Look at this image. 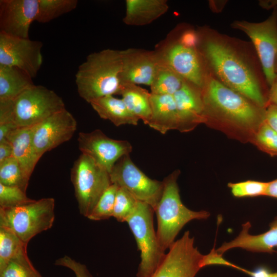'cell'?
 <instances>
[{"mask_svg": "<svg viewBox=\"0 0 277 277\" xmlns=\"http://www.w3.org/2000/svg\"><path fill=\"white\" fill-rule=\"evenodd\" d=\"M267 182L247 180L238 183H229L228 187L236 197L265 196Z\"/></svg>", "mask_w": 277, "mask_h": 277, "instance_id": "e575fe53", "label": "cell"}, {"mask_svg": "<svg viewBox=\"0 0 277 277\" xmlns=\"http://www.w3.org/2000/svg\"><path fill=\"white\" fill-rule=\"evenodd\" d=\"M178 117V130L186 132L205 123L202 89L185 81L173 95Z\"/></svg>", "mask_w": 277, "mask_h": 277, "instance_id": "ac0fdd59", "label": "cell"}, {"mask_svg": "<svg viewBox=\"0 0 277 277\" xmlns=\"http://www.w3.org/2000/svg\"><path fill=\"white\" fill-rule=\"evenodd\" d=\"M189 231L174 243L151 277H195L203 257Z\"/></svg>", "mask_w": 277, "mask_h": 277, "instance_id": "7c38bea8", "label": "cell"}, {"mask_svg": "<svg viewBox=\"0 0 277 277\" xmlns=\"http://www.w3.org/2000/svg\"><path fill=\"white\" fill-rule=\"evenodd\" d=\"M123 22L127 25L142 26L151 24L168 10L166 0H126Z\"/></svg>", "mask_w": 277, "mask_h": 277, "instance_id": "44dd1931", "label": "cell"}, {"mask_svg": "<svg viewBox=\"0 0 277 277\" xmlns=\"http://www.w3.org/2000/svg\"><path fill=\"white\" fill-rule=\"evenodd\" d=\"M151 115L147 124L163 134L177 130L179 117L173 95L151 93Z\"/></svg>", "mask_w": 277, "mask_h": 277, "instance_id": "ffe728a7", "label": "cell"}, {"mask_svg": "<svg viewBox=\"0 0 277 277\" xmlns=\"http://www.w3.org/2000/svg\"><path fill=\"white\" fill-rule=\"evenodd\" d=\"M30 178L14 156L0 163V184L17 187L26 192Z\"/></svg>", "mask_w": 277, "mask_h": 277, "instance_id": "4316f807", "label": "cell"}, {"mask_svg": "<svg viewBox=\"0 0 277 277\" xmlns=\"http://www.w3.org/2000/svg\"><path fill=\"white\" fill-rule=\"evenodd\" d=\"M77 141L82 153L92 158L109 173L121 157L132 151L129 142L111 138L100 129L80 132Z\"/></svg>", "mask_w": 277, "mask_h": 277, "instance_id": "5bb4252c", "label": "cell"}, {"mask_svg": "<svg viewBox=\"0 0 277 277\" xmlns=\"http://www.w3.org/2000/svg\"><path fill=\"white\" fill-rule=\"evenodd\" d=\"M197 45L196 31L176 30L159 43L154 51L160 63L202 89L209 73Z\"/></svg>", "mask_w": 277, "mask_h": 277, "instance_id": "277c9868", "label": "cell"}, {"mask_svg": "<svg viewBox=\"0 0 277 277\" xmlns=\"http://www.w3.org/2000/svg\"><path fill=\"white\" fill-rule=\"evenodd\" d=\"M71 181L80 213L86 217L112 184L109 172L92 158L82 153L73 164Z\"/></svg>", "mask_w": 277, "mask_h": 277, "instance_id": "9c48e42d", "label": "cell"}, {"mask_svg": "<svg viewBox=\"0 0 277 277\" xmlns=\"http://www.w3.org/2000/svg\"><path fill=\"white\" fill-rule=\"evenodd\" d=\"M34 85L32 78L23 70L0 65V101L13 100Z\"/></svg>", "mask_w": 277, "mask_h": 277, "instance_id": "cb8c5ba5", "label": "cell"}, {"mask_svg": "<svg viewBox=\"0 0 277 277\" xmlns=\"http://www.w3.org/2000/svg\"><path fill=\"white\" fill-rule=\"evenodd\" d=\"M19 187L0 184V208H13L33 202Z\"/></svg>", "mask_w": 277, "mask_h": 277, "instance_id": "836d02e7", "label": "cell"}, {"mask_svg": "<svg viewBox=\"0 0 277 277\" xmlns=\"http://www.w3.org/2000/svg\"><path fill=\"white\" fill-rule=\"evenodd\" d=\"M55 265L69 269L74 272L75 277H93L85 265L67 255L57 259Z\"/></svg>", "mask_w": 277, "mask_h": 277, "instance_id": "d590c367", "label": "cell"}, {"mask_svg": "<svg viewBox=\"0 0 277 277\" xmlns=\"http://www.w3.org/2000/svg\"><path fill=\"white\" fill-rule=\"evenodd\" d=\"M43 45L0 32V65L17 67L34 78L43 63Z\"/></svg>", "mask_w": 277, "mask_h": 277, "instance_id": "4fadbf2b", "label": "cell"}, {"mask_svg": "<svg viewBox=\"0 0 277 277\" xmlns=\"http://www.w3.org/2000/svg\"><path fill=\"white\" fill-rule=\"evenodd\" d=\"M251 142L262 151L277 156V133L265 121L259 126Z\"/></svg>", "mask_w": 277, "mask_h": 277, "instance_id": "1f68e13d", "label": "cell"}, {"mask_svg": "<svg viewBox=\"0 0 277 277\" xmlns=\"http://www.w3.org/2000/svg\"><path fill=\"white\" fill-rule=\"evenodd\" d=\"M276 249H277V248H276ZM276 252H277V251Z\"/></svg>", "mask_w": 277, "mask_h": 277, "instance_id": "f6af8a7d", "label": "cell"}, {"mask_svg": "<svg viewBox=\"0 0 277 277\" xmlns=\"http://www.w3.org/2000/svg\"><path fill=\"white\" fill-rule=\"evenodd\" d=\"M120 95L130 112L147 125L151 115V93L137 85H122Z\"/></svg>", "mask_w": 277, "mask_h": 277, "instance_id": "d4e9b609", "label": "cell"}, {"mask_svg": "<svg viewBox=\"0 0 277 277\" xmlns=\"http://www.w3.org/2000/svg\"><path fill=\"white\" fill-rule=\"evenodd\" d=\"M251 224L247 222L242 226V230L233 240L224 243L216 251L220 254L234 248H240L253 252H275L277 248V216L269 225L266 232L258 235L249 233Z\"/></svg>", "mask_w": 277, "mask_h": 277, "instance_id": "d6986e66", "label": "cell"}, {"mask_svg": "<svg viewBox=\"0 0 277 277\" xmlns=\"http://www.w3.org/2000/svg\"><path fill=\"white\" fill-rule=\"evenodd\" d=\"M276 77L272 84L269 87L268 105L272 104L277 106V67H276Z\"/></svg>", "mask_w": 277, "mask_h": 277, "instance_id": "60d3db41", "label": "cell"}, {"mask_svg": "<svg viewBox=\"0 0 277 277\" xmlns=\"http://www.w3.org/2000/svg\"><path fill=\"white\" fill-rule=\"evenodd\" d=\"M90 104L101 118L110 121L116 126L137 125L140 121L130 112L122 98L113 95L101 97Z\"/></svg>", "mask_w": 277, "mask_h": 277, "instance_id": "603a6c76", "label": "cell"}, {"mask_svg": "<svg viewBox=\"0 0 277 277\" xmlns=\"http://www.w3.org/2000/svg\"><path fill=\"white\" fill-rule=\"evenodd\" d=\"M18 127L13 122L0 124V142L7 141L9 136Z\"/></svg>", "mask_w": 277, "mask_h": 277, "instance_id": "f35d334b", "label": "cell"}, {"mask_svg": "<svg viewBox=\"0 0 277 277\" xmlns=\"http://www.w3.org/2000/svg\"><path fill=\"white\" fill-rule=\"evenodd\" d=\"M118 188V186L112 184L103 193L87 218L92 221H101L112 217Z\"/></svg>", "mask_w": 277, "mask_h": 277, "instance_id": "4dcf8cb0", "label": "cell"}, {"mask_svg": "<svg viewBox=\"0 0 277 277\" xmlns=\"http://www.w3.org/2000/svg\"><path fill=\"white\" fill-rule=\"evenodd\" d=\"M265 121L277 133V106L269 104L266 107Z\"/></svg>", "mask_w": 277, "mask_h": 277, "instance_id": "74e56055", "label": "cell"}, {"mask_svg": "<svg viewBox=\"0 0 277 277\" xmlns=\"http://www.w3.org/2000/svg\"><path fill=\"white\" fill-rule=\"evenodd\" d=\"M33 131V126L18 127L7 139L12 146L13 156L18 161L22 169L30 177L41 159L34 146Z\"/></svg>", "mask_w": 277, "mask_h": 277, "instance_id": "7402d4cb", "label": "cell"}, {"mask_svg": "<svg viewBox=\"0 0 277 277\" xmlns=\"http://www.w3.org/2000/svg\"><path fill=\"white\" fill-rule=\"evenodd\" d=\"M121 52V86L130 84L150 86L159 64L154 51L130 48Z\"/></svg>", "mask_w": 277, "mask_h": 277, "instance_id": "e0dca14e", "label": "cell"}, {"mask_svg": "<svg viewBox=\"0 0 277 277\" xmlns=\"http://www.w3.org/2000/svg\"><path fill=\"white\" fill-rule=\"evenodd\" d=\"M179 174L180 171L175 170L163 181V193L154 209L156 235L164 251L174 243L178 233L187 223L193 220H205L210 215L207 211H193L183 204L177 183Z\"/></svg>", "mask_w": 277, "mask_h": 277, "instance_id": "5b68a950", "label": "cell"}, {"mask_svg": "<svg viewBox=\"0 0 277 277\" xmlns=\"http://www.w3.org/2000/svg\"><path fill=\"white\" fill-rule=\"evenodd\" d=\"M109 175L112 184L125 189L137 201L148 204L154 211L163 193V182L147 176L133 163L129 154L115 163Z\"/></svg>", "mask_w": 277, "mask_h": 277, "instance_id": "8fae6325", "label": "cell"}, {"mask_svg": "<svg viewBox=\"0 0 277 277\" xmlns=\"http://www.w3.org/2000/svg\"><path fill=\"white\" fill-rule=\"evenodd\" d=\"M27 247V244L12 230L0 226V271L11 259Z\"/></svg>", "mask_w": 277, "mask_h": 277, "instance_id": "f546056e", "label": "cell"}, {"mask_svg": "<svg viewBox=\"0 0 277 277\" xmlns=\"http://www.w3.org/2000/svg\"><path fill=\"white\" fill-rule=\"evenodd\" d=\"M211 265H224L236 269L240 267L224 259L223 255L218 253L214 248L208 254L203 255L200 263L201 268Z\"/></svg>", "mask_w": 277, "mask_h": 277, "instance_id": "8d00e7d4", "label": "cell"}, {"mask_svg": "<svg viewBox=\"0 0 277 277\" xmlns=\"http://www.w3.org/2000/svg\"><path fill=\"white\" fill-rule=\"evenodd\" d=\"M13 156V148L8 141L0 142V163Z\"/></svg>", "mask_w": 277, "mask_h": 277, "instance_id": "ab89813d", "label": "cell"}, {"mask_svg": "<svg viewBox=\"0 0 277 277\" xmlns=\"http://www.w3.org/2000/svg\"><path fill=\"white\" fill-rule=\"evenodd\" d=\"M138 201L125 189L118 188L112 217L120 222H126L135 209Z\"/></svg>", "mask_w": 277, "mask_h": 277, "instance_id": "d6a6232c", "label": "cell"}, {"mask_svg": "<svg viewBox=\"0 0 277 277\" xmlns=\"http://www.w3.org/2000/svg\"><path fill=\"white\" fill-rule=\"evenodd\" d=\"M154 209L148 204L138 201L127 219L141 252L137 277H151L163 262L166 254L161 247L153 226Z\"/></svg>", "mask_w": 277, "mask_h": 277, "instance_id": "ba28073f", "label": "cell"}, {"mask_svg": "<svg viewBox=\"0 0 277 277\" xmlns=\"http://www.w3.org/2000/svg\"><path fill=\"white\" fill-rule=\"evenodd\" d=\"M277 67V56H276V67Z\"/></svg>", "mask_w": 277, "mask_h": 277, "instance_id": "ee69618b", "label": "cell"}, {"mask_svg": "<svg viewBox=\"0 0 277 277\" xmlns=\"http://www.w3.org/2000/svg\"><path fill=\"white\" fill-rule=\"evenodd\" d=\"M76 129V120L66 108L33 126V144L39 157L70 140Z\"/></svg>", "mask_w": 277, "mask_h": 277, "instance_id": "9a60e30c", "label": "cell"}, {"mask_svg": "<svg viewBox=\"0 0 277 277\" xmlns=\"http://www.w3.org/2000/svg\"><path fill=\"white\" fill-rule=\"evenodd\" d=\"M3 101L11 120L18 127H31L65 109L54 91L42 85L31 86L13 100Z\"/></svg>", "mask_w": 277, "mask_h": 277, "instance_id": "52a82bcc", "label": "cell"}, {"mask_svg": "<svg viewBox=\"0 0 277 277\" xmlns=\"http://www.w3.org/2000/svg\"><path fill=\"white\" fill-rule=\"evenodd\" d=\"M0 277L43 276L32 265L28 256L27 248H25L0 271Z\"/></svg>", "mask_w": 277, "mask_h": 277, "instance_id": "f1b7e54d", "label": "cell"}, {"mask_svg": "<svg viewBox=\"0 0 277 277\" xmlns=\"http://www.w3.org/2000/svg\"><path fill=\"white\" fill-rule=\"evenodd\" d=\"M265 196L277 199V179L267 182Z\"/></svg>", "mask_w": 277, "mask_h": 277, "instance_id": "b9f144b4", "label": "cell"}, {"mask_svg": "<svg viewBox=\"0 0 277 277\" xmlns=\"http://www.w3.org/2000/svg\"><path fill=\"white\" fill-rule=\"evenodd\" d=\"M263 277H277V271L271 272L267 269Z\"/></svg>", "mask_w": 277, "mask_h": 277, "instance_id": "7bdbcfd3", "label": "cell"}, {"mask_svg": "<svg viewBox=\"0 0 277 277\" xmlns=\"http://www.w3.org/2000/svg\"><path fill=\"white\" fill-rule=\"evenodd\" d=\"M205 123L252 138L265 121L266 108L223 84L209 73L202 89Z\"/></svg>", "mask_w": 277, "mask_h": 277, "instance_id": "7a4b0ae2", "label": "cell"}, {"mask_svg": "<svg viewBox=\"0 0 277 277\" xmlns=\"http://www.w3.org/2000/svg\"><path fill=\"white\" fill-rule=\"evenodd\" d=\"M38 0H1L0 32L29 38L32 23L36 20Z\"/></svg>", "mask_w": 277, "mask_h": 277, "instance_id": "2e32d148", "label": "cell"}, {"mask_svg": "<svg viewBox=\"0 0 277 277\" xmlns=\"http://www.w3.org/2000/svg\"><path fill=\"white\" fill-rule=\"evenodd\" d=\"M121 50L106 49L89 54L75 75L78 93L87 102L120 94Z\"/></svg>", "mask_w": 277, "mask_h": 277, "instance_id": "3957f363", "label": "cell"}, {"mask_svg": "<svg viewBox=\"0 0 277 277\" xmlns=\"http://www.w3.org/2000/svg\"><path fill=\"white\" fill-rule=\"evenodd\" d=\"M77 0H38L36 21L46 23L72 11L76 8Z\"/></svg>", "mask_w": 277, "mask_h": 277, "instance_id": "83f0119b", "label": "cell"}, {"mask_svg": "<svg viewBox=\"0 0 277 277\" xmlns=\"http://www.w3.org/2000/svg\"><path fill=\"white\" fill-rule=\"evenodd\" d=\"M197 48L206 67L216 80L258 106L268 105L269 87L264 73L233 40L202 29L197 31Z\"/></svg>", "mask_w": 277, "mask_h": 277, "instance_id": "6da1fadb", "label": "cell"}, {"mask_svg": "<svg viewBox=\"0 0 277 277\" xmlns=\"http://www.w3.org/2000/svg\"><path fill=\"white\" fill-rule=\"evenodd\" d=\"M231 27L246 33L254 46L266 82L270 87L276 75L277 6L271 15L260 23L236 21Z\"/></svg>", "mask_w": 277, "mask_h": 277, "instance_id": "30bf717a", "label": "cell"}, {"mask_svg": "<svg viewBox=\"0 0 277 277\" xmlns=\"http://www.w3.org/2000/svg\"><path fill=\"white\" fill-rule=\"evenodd\" d=\"M55 200L46 197L22 206L0 208V226L12 230L25 243L51 228L55 219Z\"/></svg>", "mask_w": 277, "mask_h": 277, "instance_id": "8992f818", "label": "cell"}, {"mask_svg": "<svg viewBox=\"0 0 277 277\" xmlns=\"http://www.w3.org/2000/svg\"><path fill=\"white\" fill-rule=\"evenodd\" d=\"M185 81L169 67L159 62L150 86V93L173 95L181 88Z\"/></svg>", "mask_w": 277, "mask_h": 277, "instance_id": "484cf974", "label": "cell"}]
</instances>
